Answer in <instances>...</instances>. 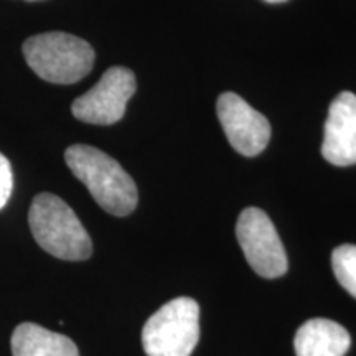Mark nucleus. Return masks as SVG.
I'll return each mask as SVG.
<instances>
[{
	"label": "nucleus",
	"mask_w": 356,
	"mask_h": 356,
	"mask_svg": "<svg viewBox=\"0 0 356 356\" xmlns=\"http://www.w3.org/2000/svg\"><path fill=\"white\" fill-rule=\"evenodd\" d=\"M350 345L345 327L328 318L307 320L293 338L297 356H345Z\"/></svg>",
	"instance_id": "nucleus-9"
},
{
	"label": "nucleus",
	"mask_w": 356,
	"mask_h": 356,
	"mask_svg": "<svg viewBox=\"0 0 356 356\" xmlns=\"http://www.w3.org/2000/svg\"><path fill=\"white\" fill-rule=\"evenodd\" d=\"M30 229L38 246L65 261H84L91 256L92 243L76 213L53 193H40L29 211Z\"/></svg>",
	"instance_id": "nucleus-2"
},
{
	"label": "nucleus",
	"mask_w": 356,
	"mask_h": 356,
	"mask_svg": "<svg viewBox=\"0 0 356 356\" xmlns=\"http://www.w3.org/2000/svg\"><path fill=\"white\" fill-rule=\"evenodd\" d=\"M13 356H79L71 338L37 323H20L12 333Z\"/></svg>",
	"instance_id": "nucleus-10"
},
{
	"label": "nucleus",
	"mask_w": 356,
	"mask_h": 356,
	"mask_svg": "<svg viewBox=\"0 0 356 356\" xmlns=\"http://www.w3.org/2000/svg\"><path fill=\"white\" fill-rule=\"evenodd\" d=\"M13 190V172L8 159L0 154V210L6 207Z\"/></svg>",
	"instance_id": "nucleus-12"
},
{
	"label": "nucleus",
	"mask_w": 356,
	"mask_h": 356,
	"mask_svg": "<svg viewBox=\"0 0 356 356\" xmlns=\"http://www.w3.org/2000/svg\"><path fill=\"white\" fill-rule=\"evenodd\" d=\"M136 88V76L131 70L113 66L102 74L95 88L73 101L71 113L78 121L111 126L124 118L127 101L134 96Z\"/></svg>",
	"instance_id": "nucleus-6"
},
{
	"label": "nucleus",
	"mask_w": 356,
	"mask_h": 356,
	"mask_svg": "<svg viewBox=\"0 0 356 356\" xmlns=\"http://www.w3.org/2000/svg\"><path fill=\"white\" fill-rule=\"evenodd\" d=\"M200 340V307L190 297H178L160 307L142 330L147 356H190Z\"/></svg>",
	"instance_id": "nucleus-4"
},
{
	"label": "nucleus",
	"mask_w": 356,
	"mask_h": 356,
	"mask_svg": "<svg viewBox=\"0 0 356 356\" xmlns=\"http://www.w3.org/2000/svg\"><path fill=\"white\" fill-rule=\"evenodd\" d=\"M26 65L40 78L55 84H73L95 65V50L83 38L63 32L33 35L24 47Z\"/></svg>",
	"instance_id": "nucleus-3"
},
{
	"label": "nucleus",
	"mask_w": 356,
	"mask_h": 356,
	"mask_svg": "<svg viewBox=\"0 0 356 356\" xmlns=\"http://www.w3.org/2000/svg\"><path fill=\"white\" fill-rule=\"evenodd\" d=\"M322 155L337 167L356 163V96L353 92L343 91L332 101L325 122Z\"/></svg>",
	"instance_id": "nucleus-8"
},
{
	"label": "nucleus",
	"mask_w": 356,
	"mask_h": 356,
	"mask_svg": "<svg viewBox=\"0 0 356 356\" xmlns=\"http://www.w3.org/2000/svg\"><path fill=\"white\" fill-rule=\"evenodd\" d=\"M269 3H280V2H286V0H266Z\"/></svg>",
	"instance_id": "nucleus-13"
},
{
	"label": "nucleus",
	"mask_w": 356,
	"mask_h": 356,
	"mask_svg": "<svg viewBox=\"0 0 356 356\" xmlns=\"http://www.w3.org/2000/svg\"><path fill=\"white\" fill-rule=\"evenodd\" d=\"M26 2H37V0H26Z\"/></svg>",
	"instance_id": "nucleus-14"
},
{
	"label": "nucleus",
	"mask_w": 356,
	"mask_h": 356,
	"mask_svg": "<svg viewBox=\"0 0 356 356\" xmlns=\"http://www.w3.org/2000/svg\"><path fill=\"white\" fill-rule=\"evenodd\" d=\"M216 113L226 139L236 152L244 157H256L270 140V124L261 113L234 92H222L218 97Z\"/></svg>",
	"instance_id": "nucleus-7"
},
{
	"label": "nucleus",
	"mask_w": 356,
	"mask_h": 356,
	"mask_svg": "<svg viewBox=\"0 0 356 356\" xmlns=\"http://www.w3.org/2000/svg\"><path fill=\"white\" fill-rule=\"evenodd\" d=\"M236 236L252 270L266 279L287 273L289 261L274 222L259 208H246L236 225Z\"/></svg>",
	"instance_id": "nucleus-5"
},
{
	"label": "nucleus",
	"mask_w": 356,
	"mask_h": 356,
	"mask_svg": "<svg viewBox=\"0 0 356 356\" xmlns=\"http://www.w3.org/2000/svg\"><path fill=\"white\" fill-rule=\"evenodd\" d=\"M332 269L340 286L356 299V246L341 244L332 252Z\"/></svg>",
	"instance_id": "nucleus-11"
},
{
	"label": "nucleus",
	"mask_w": 356,
	"mask_h": 356,
	"mask_svg": "<svg viewBox=\"0 0 356 356\" xmlns=\"http://www.w3.org/2000/svg\"><path fill=\"white\" fill-rule=\"evenodd\" d=\"M65 160L102 210L114 216H127L136 210L139 202L136 181L108 154L96 147L76 144L66 149Z\"/></svg>",
	"instance_id": "nucleus-1"
}]
</instances>
